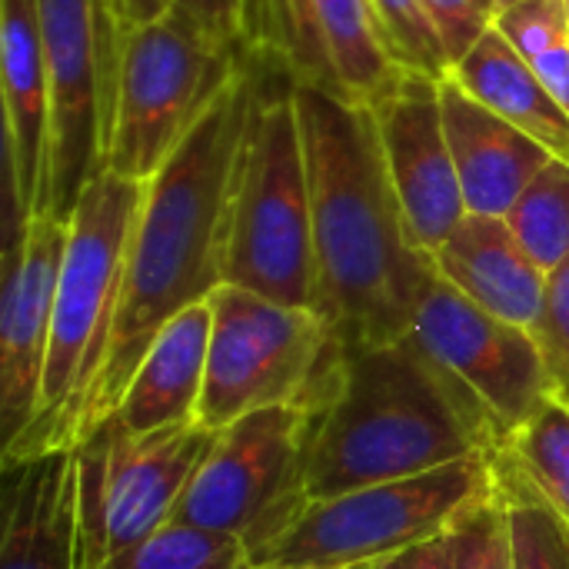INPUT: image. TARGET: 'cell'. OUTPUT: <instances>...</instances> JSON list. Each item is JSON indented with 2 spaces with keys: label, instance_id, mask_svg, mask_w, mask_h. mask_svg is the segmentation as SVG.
<instances>
[{
  "label": "cell",
  "instance_id": "7",
  "mask_svg": "<svg viewBox=\"0 0 569 569\" xmlns=\"http://www.w3.org/2000/svg\"><path fill=\"white\" fill-rule=\"evenodd\" d=\"M243 53L213 43L180 10L117 33L103 173L147 183L183 143Z\"/></svg>",
  "mask_w": 569,
  "mask_h": 569
},
{
  "label": "cell",
  "instance_id": "21",
  "mask_svg": "<svg viewBox=\"0 0 569 569\" xmlns=\"http://www.w3.org/2000/svg\"><path fill=\"white\" fill-rule=\"evenodd\" d=\"M447 77L500 120L533 137L550 157L569 160V110L497 27H490Z\"/></svg>",
  "mask_w": 569,
  "mask_h": 569
},
{
  "label": "cell",
  "instance_id": "12",
  "mask_svg": "<svg viewBox=\"0 0 569 569\" xmlns=\"http://www.w3.org/2000/svg\"><path fill=\"white\" fill-rule=\"evenodd\" d=\"M410 340L477 397L503 443L557 393L533 330L480 310L440 277H433L420 300Z\"/></svg>",
  "mask_w": 569,
  "mask_h": 569
},
{
  "label": "cell",
  "instance_id": "30",
  "mask_svg": "<svg viewBox=\"0 0 569 569\" xmlns=\"http://www.w3.org/2000/svg\"><path fill=\"white\" fill-rule=\"evenodd\" d=\"M533 337L547 357L557 390L569 397V260L557 273H550L547 310H543Z\"/></svg>",
  "mask_w": 569,
  "mask_h": 569
},
{
  "label": "cell",
  "instance_id": "20",
  "mask_svg": "<svg viewBox=\"0 0 569 569\" xmlns=\"http://www.w3.org/2000/svg\"><path fill=\"white\" fill-rule=\"evenodd\" d=\"M213 330L210 300L180 310L163 330L150 340L140 357L113 417L123 433H157L167 427L197 423L203 380H207V350Z\"/></svg>",
  "mask_w": 569,
  "mask_h": 569
},
{
  "label": "cell",
  "instance_id": "23",
  "mask_svg": "<svg viewBox=\"0 0 569 569\" xmlns=\"http://www.w3.org/2000/svg\"><path fill=\"white\" fill-rule=\"evenodd\" d=\"M543 273L569 260V160H550L503 217Z\"/></svg>",
  "mask_w": 569,
  "mask_h": 569
},
{
  "label": "cell",
  "instance_id": "3",
  "mask_svg": "<svg viewBox=\"0 0 569 569\" xmlns=\"http://www.w3.org/2000/svg\"><path fill=\"white\" fill-rule=\"evenodd\" d=\"M310 410L293 507L503 453V433L477 397L410 337L363 350L340 347Z\"/></svg>",
  "mask_w": 569,
  "mask_h": 569
},
{
  "label": "cell",
  "instance_id": "36",
  "mask_svg": "<svg viewBox=\"0 0 569 569\" xmlns=\"http://www.w3.org/2000/svg\"><path fill=\"white\" fill-rule=\"evenodd\" d=\"M567 10H569V0H567Z\"/></svg>",
  "mask_w": 569,
  "mask_h": 569
},
{
  "label": "cell",
  "instance_id": "29",
  "mask_svg": "<svg viewBox=\"0 0 569 569\" xmlns=\"http://www.w3.org/2000/svg\"><path fill=\"white\" fill-rule=\"evenodd\" d=\"M447 63L453 67L493 23H497V0H423Z\"/></svg>",
  "mask_w": 569,
  "mask_h": 569
},
{
  "label": "cell",
  "instance_id": "18",
  "mask_svg": "<svg viewBox=\"0 0 569 569\" xmlns=\"http://www.w3.org/2000/svg\"><path fill=\"white\" fill-rule=\"evenodd\" d=\"M440 103L467 213L507 217L553 157L533 137L477 103L450 77L440 80Z\"/></svg>",
  "mask_w": 569,
  "mask_h": 569
},
{
  "label": "cell",
  "instance_id": "6",
  "mask_svg": "<svg viewBox=\"0 0 569 569\" xmlns=\"http://www.w3.org/2000/svg\"><path fill=\"white\" fill-rule=\"evenodd\" d=\"M500 453H480L450 467L347 490L293 507L260 543L250 569H343L380 563L423 543L497 497Z\"/></svg>",
  "mask_w": 569,
  "mask_h": 569
},
{
  "label": "cell",
  "instance_id": "1",
  "mask_svg": "<svg viewBox=\"0 0 569 569\" xmlns=\"http://www.w3.org/2000/svg\"><path fill=\"white\" fill-rule=\"evenodd\" d=\"M253 83V63L243 53L207 113L143 183L113 333L87 393L77 447L113 417L140 357L163 323L210 300L227 283L230 210Z\"/></svg>",
  "mask_w": 569,
  "mask_h": 569
},
{
  "label": "cell",
  "instance_id": "25",
  "mask_svg": "<svg viewBox=\"0 0 569 569\" xmlns=\"http://www.w3.org/2000/svg\"><path fill=\"white\" fill-rule=\"evenodd\" d=\"M97 569H250V550L227 533L167 523Z\"/></svg>",
  "mask_w": 569,
  "mask_h": 569
},
{
  "label": "cell",
  "instance_id": "22",
  "mask_svg": "<svg viewBox=\"0 0 569 569\" xmlns=\"http://www.w3.org/2000/svg\"><path fill=\"white\" fill-rule=\"evenodd\" d=\"M503 457L569 527V397L560 390L507 437Z\"/></svg>",
  "mask_w": 569,
  "mask_h": 569
},
{
  "label": "cell",
  "instance_id": "33",
  "mask_svg": "<svg viewBox=\"0 0 569 569\" xmlns=\"http://www.w3.org/2000/svg\"><path fill=\"white\" fill-rule=\"evenodd\" d=\"M103 3L113 13L120 30L137 27V23H150V20L163 17L170 7V0H103Z\"/></svg>",
  "mask_w": 569,
  "mask_h": 569
},
{
  "label": "cell",
  "instance_id": "34",
  "mask_svg": "<svg viewBox=\"0 0 569 569\" xmlns=\"http://www.w3.org/2000/svg\"><path fill=\"white\" fill-rule=\"evenodd\" d=\"M520 0H497V17L503 13V10H510V7H517Z\"/></svg>",
  "mask_w": 569,
  "mask_h": 569
},
{
  "label": "cell",
  "instance_id": "19",
  "mask_svg": "<svg viewBox=\"0 0 569 569\" xmlns=\"http://www.w3.org/2000/svg\"><path fill=\"white\" fill-rule=\"evenodd\" d=\"M430 260L437 277L480 310L513 327L537 330L547 310L550 273L533 263L503 217L467 213Z\"/></svg>",
  "mask_w": 569,
  "mask_h": 569
},
{
  "label": "cell",
  "instance_id": "31",
  "mask_svg": "<svg viewBox=\"0 0 569 569\" xmlns=\"http://www.w3.org/2000/svg\"><path fill=\"white\" fill-rule=\"evenodd\" d=\"M193 27H200L213 43L227 50H247L250 0H170Z\"/></svg>",
  "mask_w": 569,
  "mask_h": 569
},
{
  "label": "cell",
  "instance_id": "11",
  "mask_svg": "<svg viewBox=\"0 0 569 569\" xmlns=\"http://www.w3.org/2000/svg\"><path fill=\"white\" fill-rule=\"evenodd\" d=\"M310 417V403H287L223 427L170 523L260 543L297 503Z\"/></svg>",
  "mask_w": 569,
  "mask_h": 569
},
{
  "label": "cell",
  "instance_id": "24",
  "mask_svg": "<svg viewBox=\"0 0 569 569\" xmlns=\"http://www.w3.org/2000/svg\"><path fill=\"white\" fill-rule=\"evenodd\" d=\"M500 493L510 513L513 569H569V527L500 453Z\"/></svg>",
  "mask_w": 569,
  "mask_h": 569
},
{
  "label": "cell",
  "instance_id": "27",
  "mask_svg": "<svg viewBox=\"0 0 569 569\" xmlns=\"http://www.w3.org/2000/svg\"><path fill=\"white\" fill-rule=\"evenodd\" d=\"M493 27L530 67L569 53L567 0H520L517 7L503 10Z\"/></svg>",
  "mask_w": 569,
  "mask_h": 569
},
{
  "label": "cell",
  "instance_id": "4",
  "mask_svg": "<svg viewBox=\"0 0 569 569\" xmlns=\"http://www.w3.org/2000/svg\"><path fill=\"white\" fill-rule=\"evenodd\" d=\"M140 200L143 183L107 170L87 183L67 217L40 407L20 443L0 453L3 473L43 453L77 447L87 393L113 333Z\"/></svg>",
  "mask_w": 569,
  "mask_h": 569
},
{
  "label": "cell",
  "instance_id": "17",
  "mask_svg": "<svg viewBox=\"0 0 569 569\" xmlns=\"http://www.w3.org/2000/svg\"><path fill=\"white\" fill-rule=\"evenodd\" d=\"M7 480L0 569H87L77 447L43 453Z\"/></svg>",
  "mask_w": 569,
  "mask_h": 569
},
{
  "label": "cell",
  "instance_id": "26",
  "mask_svg": "<svg viewBox=\"0 0 569 569\" xmlns=\"http://www.w3.org/2000/svg\"><path fill=\"white\" fill-rule=\"evenodd\" d=\"M370 3H373L380 27H383L403 70L440 77V80L450 73L440 33H437L423 0H370Z\"/></svg>",
  "mask_w": 569,
  "mask_h": 569
},
{
  "label": "cell",
  "instance_id": "14",
  "mask_svg": "<svg viewBox=\"0 0 569 569\" xmlns=\"http://www.w3.org/2000/svg\"><path fill=\"white\" fill-rule=\"evenodd\" d=\"M67 250V220L33 213L7 247L0 297V437L3 453L20 443L40 407L50 350L53 300Z\"/></svg>",
  "mask_w": 569,
  "mask_h": 569
},
{
  "label": "cell",
  "instance_id": "35",
  "mask_svg": "<svg viewBox=\"0 0 569 569\" xmlns=\"http://www.w3.org/2000/svg\"><path fill=\"white\" fill-rule=\"evenodd\" d=\"M343 569H377V563H363V567H343Z\"/></svg>",
  "mask_w": 569,
  "mask_h": 569
},
{
  "label": "cell",
  "instance_id": "32",
  "mask_svg": "<svg viewBox=\"0 0 569 569\" xmlns=\"http://www.w3.org/2000/svg\"><path fill=\"white\" fill-rule=\"evenodd\" d=\"M457 530H460V523L380 560L377 569H457Z\"/></svg>",
  "mask_w": 569,
  "mask_h": 569
},
{
  "label": "cell",
  "instance_id": "8",
  "mask_svg": "<svg viewBox=\"0 0 569 569\" xmlns=\"http://www.w3.org/2000/svg\"><path fill=\"white\" fill-rule=\"evenodd\" d=\"M213 330L197 423L223 427L270 407L310 403L340 343L320 310L223 283L210 297Z\"/></svg>",
  "mask_w": 569,
  "mask_h": 569
},
{
  "label": "cell",
  "instance_id": "15",
  "mask_svg": "<svg viewBox=\"0 0 569 569\" xmlns=\"http://www.w3.org/2000/svg\"><path fill=\"white\" fill-rule=\"evenodd\" d=\"M370 110L410 233L420 250L433 257V250H440L467 217V200L443 127L440 77L407 70Z\"/></svg>",
  "mask_w": 569,
  "mask_h": 569
},
{
  "label": "cell",
  "instance_id": "13",
  "mask_svg": "<svg viewBox=\"0 0 569 569\" xmlns=\"http://www.w3.org/2000/svg\"><path fill=\"white\" fill-rule=\"evenodd\" d=\"M247 50L363 107L407 73L370 0H250Z\"/></svg>",
  "mask_w": 569,
  "mask_h": 569
},
{
  "label": "cell",
  "instance_id": "10",
  "mask_svg": "<svg viewBox=\"0 0 569 569\" xmlns=\"http://www.w3.org/2000/svg\"><path fill=\"white\" fill-rule=\"evenodd\" d=\"M213 437L200 423L157 433H123L103 423L77 447L87 569H97L170 523Z\"/></svg>",
  "mask_w": 569,
  "mask_h": 569
},
{
  "label": "cell",
  "instance_id": "2",
  "mask_svg": "<svg viewBox=\"0 0 569 569\" xmlns=\"http://www.w3.org/2000/svg\"><path fill=\"white\" fill-rule=\"evenodd\" d=\"M320 313L343 350L407 340L437 270L390 183L373 110L293 80Z\"/></svg>",
  "mask_w": 569,
  "mask_h": 569
},
{
  "label": "cell",
  "instance_id": "5",
  "mask_svg": "<svg viewBox=\"0 0 569 569\" xmlns=\"http://www.w3.org/2000/svg\"><path fill=\"white\" fill-rule=\"evenodd\" d=\"M243 53L257 83L230 210L227 283L320 310L310 177L293 77L263 53Z\"/></svg>",
  "mask_w": 569,
  "mask_h": 569
},
{
  "label": "cell",
  "instance_id": "9",
  "mask_svg": "<svg viewBox=\"0 0 569 569\" xmlns=\"http://www.w3.org/2000/svg\"><path fill=\"white\" fill-rule=\"evenodd\" d=\"M50 83V170L43 213L70 217L103 173L117 70V20L103 0H37Z\"/></svg>",
  "mask_w": 569,
  "mask_h": 569
},
{
  "label": "cell",
  "instance_id": "16",
  "mask_svg": "<svg viewBox=\"0 0 569 569\" xmlns=\"http://www.w3.org/2000/svg\"><path fill=\"white\" fill-rule=\"evenodd\" d=\"M3 153L13 230L43 213L50 170V83L37 0H0Z\"/></svg>",
  "mask_w": 569,
  "mask_h": 569
},
{
  "label": "cell",
  "instance_id": "28",
  "mask_svg": "<svg viewBox=\"0 0 569 569\" xmlns=\"http://www.w3.org/2000/svg\"><path fill=\"white\" fill-rule=\"evenodd\" d=\"M500 467V463H497ZM457 569H513V537L503 493L477 507L457 530Z\"/></svg>",
  "mask_w": 569,
  "mask_h": 569
}]
</instances>
